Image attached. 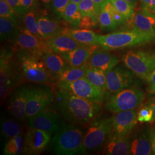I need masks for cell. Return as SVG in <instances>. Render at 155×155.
I'll return each mask as SVG.
<instances>
[{
	"label": "cell",
	"mask_w": 155,
	"mask_h": 155,
	"mask_svg": "<svg viewBox=\"0 0 155 155\" xmlns=\"http://www.w3.org/2000/svg\"><path fill=\"white\" fill-rule=\"evenodd\" d=\"M55 94L59 110L64 119L72 124L90 123L102 111L99 102L83 99L65 90L58 88Z\"/></svg>",
	"instance_id": "cell-1"
},
{
	"label": "cell",
	"mask_w": 155,
	"mask_h": 155,
	"mask_svg": "<svg viewBox=\"0 0 155 155\" xmlns=\"http://www.w3.org/2000/svg\"><path fill=\"white\" fill-rule=\"evenodd\" d=\"M83 132L72 124H61L52 140L54 152L59 155L86 154Z\"/></svg>",
	"instance_id": "cell-2"
},
{
	"label": "cell",
	"mask_w": 155,
	"mask_h": 155,
	"mask_svg": "<svg viewBox=\"0 0 155 155\" xmlns=\"http://www.w3.org/2000/svg\"><path fill=\"white\" fill-rule=\"evenodd\" d=\"M155 42V36L137 29L98 35V45L104 50H114Z\"/></svg>",
	"instance_id": "cell-3"
},
{
	"label": "cell",
	"mask_w": 155,
	"mask_h": 155,
	"mask_svg": "<svg viewBox=\"0 0 155 155\" xmlns=\"http://www.w3.org/2000/svg\"><path fill=\"white\" fill-rule=\"evenodd\" d=\"M42 56L20 50L17 54L18 62L25 78L29 82L49 83L52 77L47 70Z\"/></svg>",
	"instance_id": "cell-4"
},
{
	"label": "cell",
	"mask_w": 155,
	"mask_h": 155,
	"mask_svg": "<svg viewBox=\"0 0 155 155\" xmlns=\"http://www.w3.org/2000/svg\"><path fill=\"white\" fill-rule=\"evenodd\" d=\"M145 98L143 90L138 88H127L115 93L106 102L105 109L116 113L136 109L142 105Z\"/></svg>",
	"instance_id": "cell-5"
},
{
	"label": "cell",
	"mask_w": 155,
	"mask_h": 155,
	"mask_svg": "<svg viewBox=\"0 0 155 155\" xmlns=\"http://www.w3.org/2000/svg\"><path fill=\"white\" fill-rule=\"evenodd\" d=\"M111 133V117L95 118L84 136L83 145L86 153L99 150Z\"/></svg>",
	"instance_id": "cell-6"
},
{
	"label": "cell",
	"mask_w": 155,
	"mask_h": 155,
	"mask_svg": "<svg viewBox=\"0 0 155 155\" xmlns=\"http://www.w3.org/2000/svg\"><path fill=\"white\" fill-rule=\"evenodd\" d=\"M125 66L136 76L145 79L155 70V55L142 51H130L122 58Z\"/></svg>",
	"instance_id": "cell-7"
},
{
	"label": "cell",
	"mask_w": 155,
	"mask_h": 155,
	"mask_svg": "<svg viewBox=\"0 0 155 155\" xmlns=\"http://www.w3.org/2000/svg\"><path fill=\"white\" fill-rule=\"evenodd\" d=\"M57 86L79 97L95 102L100 103L105 97V91L95 87L86 77L71 82L58 81Z\"/></svg>",
	"instance_id": "cell-8"
},
{
	"label": "cell",
	"mask_w": 155,
	"mask_h": 155,
	"mask_svg": "<svg viewBox=\"0 0 155 155\" xmlns=\"http://www.w3.org/2000/svg\"><path fill=\"white\" fill-rule=\"evenodd\" d=\"M53 100V94L48 87L30 88L25 111V120H29L43 110Z\"/></svg>",
	"instance_id": "cell-9"
},
{
	"label": "cell",
	"mask_w": 155,
	"mask_h": 155,
	"mask_svg": "<svg viewBox=\"0 0 155 155\" xmlns=\"http://www.w3.org/2000/svg\"><path fill=\"white\" fill-rule=\"evenodd\" d=\"M52 133L29 127L24 137L23 153L27 155H39L49 144Z\"/></svg>",
	"instance_id": "cell-10"
},
{
	"label": "cell",
	"mask_w": 155,
	"mask_h": 155,
	"mask_svg": "<svg viewBox=\"0 0 155 155\" xmlns=\"http://www.w3.org/2000/svg\"><path fill=\"white\" fill-rule=\"evenodd\" d=\"M134 75L128 68L114 67L106 72L107 90L115 93L130 87L134 82Z\"/></svg>",
	"instance_id": "cell-11"
},
{
	"label": "cell",
	"mask_w": 155,
	"mask_h": 155,
	"mask_svg": "<svg viewBox=\"0 0 155 155\" xmlns=\"http://www.w3.org/2000/svg\"><path fill=\"white\" fill-rule=\"evenodd\" d=\"M112 133L122 137H128L137 124L136 109L114 113L111 117Z\"/></svg>",
	"instance_id": "cell-12"
},
{
	"label": "cell",
	"mask_w": 155,
	"mask_h": 155,
	"mask_svg": "<svg viewBox=\"0 0 155 155\" xmlns=\"http://www.w3.org/2000/svg\"><path fill=\"white\" fill-rule=\"evenodd\" d=\"M30 88L22 85L15 89L8 101V112L19 121L25 120V111Z\"/></svg>",
	"instance_id": "cell-13"
},
{
	"label": "cell",
	"mask_w": 155,
	"mask_h": 155,
	"mask_svg": "<svg viewBox=\"0 0 155 155\" xmlns=\"http://www.w3.org/2000/svg\"><path fill=\"white\" fill-rule=\"evenodd\" d=\"M15 43L21 50L38 55L42 56L45 53L51 51L45 39L34 35L25 29L20 30Z\"/></svg>",
	"instance_id": "cell-14"
},
{
	"label": "cell",
	"mask_w": 155,
	"mask_h": 155,
	"mask_svg": "<svg viewBox=\"0 0 155 155\" xmlns=\"http://www.w3.org/2000/svg\"><path fill=\"white\" fill-rule=\"evenodd\" d=\"M29 127L38 129L52 133L56 132L60 127L55 112L47 107L28 120Z\"/></svg>",
	"instance_id": "cell-15"
},
{
	"label": "cell",
	"mask_w": 155,
	"mask_h": 155,
	"mask_svg": "<svg viewBox=\"0 0 155 155\" xmlns=\"http://www.w3.org/2000/svg\"><path fill=\"white\" fill-rule=\"evenodd\" d=\"M12 61V54L10 52L3 51L1 53L0 84L7 85L12 88L20 79V75L17 71L16 66Z\"/></svg>",
	"instance_id": "cell-16"
},
{
	"label": "cell",
	"mask_w": 155,
	"mask_h": 155,
	"mask_svg": "<svg viewBox=\"0 0 155 155\" xmlns=\"http://www.w3.org/2000/svg\"><path fill=\"white\" fill-rule=\"evenodd\" d=\"M106 51L104 48L96 49L91 54L86 64L105 72L116 66L120 59Z\"/></svg>",
	"instance_id": "cell-17"
},
{
	"label": "cell",
	"mask_w": 155,
	"mask_h": 155,
	"mask_svg": "<svg viewBox=\"0 0 155 155\" xmlns=\"http://www.w3.org/2000/svg\"><path fill=\"white\" fill-rule=\"evenodd\" d=\"M45 41L51 51L59 54L68 52L84 45L64 34H61L49 39H45Z\"/></svg>",
	"instance_id": "cell-18"
},
{
	"label": "cell",
	"mask_w": 155,
	"mask_h": 155,
	"mask_svg": "<svg viewBox=\"0 0 155 155\" xmlns=\"http://www.w3.org/2000/svg\"><path fill=\"white\" fill-rule=\"evenodd\" d=\"M132 21V28L155 36V15L141 8L135 13Z\"/></svg>",
	"instance_id": "cell-19"
},
{
	"label": "cell",
	"mask_w": 155,
	"mask_h": 155,
	"mask_svg": "<svg viewBox=\"0 0 155 155\" xmlns=\"http://www.w3.org/2000/svg\"><path fill=\"white\" fill-rule=\"evenodd\" d=\"M98 45H82L75 50L61 55L70 66H83L86 64L91 54L98 48Z\"/></svg>",
	"instance_id": "cell-20"
},
{
	"label": "cell",
	"mask_w": 155,
	"mask_h": 155,
	"mask_svg": "<svg viewBox=\"0 0 155 155\" xmlns=\"http://www.w3.org/2000/svg\"><path fill=\"white\" fill-rule=\"evenodd\" d=\"M130 154L153 155L148 130H142L134 136L130 142Z\"/></svg>",
	"instance_id": "cell-21"
},
{
	"label": "cell",
	"mask_w": 155,
	"mask_h": 155,
	"mask_svg": "<svg viewBox=\"0 0 155 155\" xmlns=\"http://www.w3.org/2000/svg\"><path fill=\"white\" fill-rule=\"evenodd\" d=\"M37 24L40 37L43 39L62 34L64 30L58 21L45 16L38 17Z\"/></svg>",
	"instance_id": "cell-22"
},
{
	"label": "cell",
	"mask_w": 155,
	"mask_h": 155,
	"mask_svg": "<svg viewBox=\"0 0 155 155\" xmlns=\"http://www.w3.org/2000/svg\"><path fill=\"white\" fill-rule=\"evenodd\" d=\"M105 153L110 155L130 154V141L128 137H122L111 133L106 144Z\"/></svg>",
	"instance_id": "cell-23"
},
{
	"label": "cell",
	"mask_w": 155,
	"mask_h": 155,
	"mask_svg": "<svg viewBox=\"0 0 155 155\" xmlns=\"http://www.w3.org/2000/svg\"><path fill=\"white\" fill-rule=\"evenodd\" d=\"M41 57L52 77L54 76L58 78L61 71L70 65L61 55H60L59 54L52 51L45 53Z\"/></svg>",
	"instance_id": "cell-24"
},
{
	"label": "cell",
	"mask_w": 155,
	"mask_h": 155,
	"mask_svg": "<svg viewBox=\"0 0 155 155\" xmlns=\"http://www.w3.org/2000/svg\"><path fill=\"white\" fill-rule=\"evenodd\" d=\"M62 34L70 36L72 39L83 45H98V35L89 29L64 28Z\"/></svg>",
	"instance_id": "cell-25"
},
{
	"label": "cell",
	"mask_w": 155,
	"mask_h": 155,
	"mask_svg": "<svg viewBox=\"0 0 155 155\" xmlns=\"http://www.w3.org/2000/svg\"><path fill=\"white\" fill-rule=\"evenodd\" d=\"M20 32L18 23L11 18L0 17L1 41H11L15 42Z\"/></svg>",
	"instance_id": "cell-26"
},
{
	"label": "cell",
	"mask_w": 155,
	"mask_h": 155,
	"mask_svg": "<svg viewBox=\"0 0 155 155\" xmlns=\"http://www.w3.org/2000/svg\"><path fill=\"white\" fill-rule=\"evenodd\" d=\"M22 129L20 124L12 118L1 117V134L6 141L18 136L22 135Z\"/></svg>",
	"instance_id": "cell-27"
},
{
	"label": "cell",
	"mask_w": 155,
	"mask_h": 155,
	"mask_svg": "<svg viewBox=\"0 0 155 155\" xmlns=\"http://www.w3.org/2000/svg\"><path fill=\"white\" fill-rule=\"evenodd\" d=\"M85 77L97 88L104 91L107 90V79L105 71L94 67L86 66Z\"/></svg>",
	"instance_id": "cell-28"
},
{
	"label": "cell",
	"mask_w": 155,
	"mask_h": 155,
	"mask_svg": "<svg viewBox=\"0 0 155 155\" xmlns=\"http://www.w3.org/2000/svg\"><path fill=\"white\" fill-rule=\"evenodd\" d=\"M86 66L75 67L68 65L59 74L58 81L71 82L86 77Z\"/></svg>",
	"instance_id": "cell-29"
},
{
	"label": "cell",
	"mask_w": 155,
	"mask_h": 155,
	"mask_svg": "<svg viewBox=\"0 0 155 155\" xmlns=\"http://www.w3.org/2000/svg\"><path fill=\"white\" fill-rule=\"evenodd\" d=\"M82 17V14L80 11L79 5L70 1L67 6L63 18L68 24L75 27H78Z\"/></svg>",
	"instance_id": "cell-30"
},
{
	"label": "cell",
	"mask_w": 155,
	"mask_h": 155,
	"mask_svg": "<svg viewBox=\"0 0 155 155\" xmlns=\"http://www.w3.org/2000/svg\"><path fill=\"white\" fill-rule=\"evenodd\" d=\"M98 22L100 28L102 31H113L118 27L110 12L104 4L101 7Z\"/></svg>",
	"instance_id": "cell-31"
},
{
	"label": "cell",
	"mask_w": 155,
	"mask_h": 155,
	"mask_svg": "<svg viewBox=\"0 0 155 155\" xmlns=\"http://www.w3.org/2000/svg\"><path fill=\"white\" fill-rule=\"evenodd\" d=\"M24 138L20 135L9 140L4 145L3 154L4 155H17L24 150Z\"/></svg>",
	"instance_id": "cell-32"
},
{
	"label": "cell",
	"mask_w": 155,
	"mask_h": 155,
	"mask_svg": "<svg viewBox=\"0 0 155 155\" xmlns=\"http://www.w3.org/2000/svg\"><path fill=\"white\" fill-rule=\"evenodd\" d=\"M110 1L127 21L130 20L133 18L135 14V6L124 0H110Z\"/></svg>",
	"instance_id": "cell-33"
},
{
	"label": "cell",
	"mask_w": 155,
	"mask_h": 155,
	"mask_svg": "<svg viewBox=\"0 0 155 155\" xmlns=\"http://www.w3.org/2000/svg\"><path fill=\"white\" fill-rule=\"evenodd\" d=\"M78 5L82 16L90 15L99 17L101 7L93 0H81Z\"/></svg>",
	"instance_id": "cell-34"
},
{
	"label": "cell",
	"mask_w": 155,
	"mask_h": 155,
	"mask_svg": "<svg viewBox=\"0 0 155 155\" xmlns=\"http://www.w3.org/2000/svg\"><path fill=\"white\" fill-rule=\"evenodd\" d=\"M37 18L38 17L36 16V13L35 10H33L28 12L24 15L22 20L25 25V29L27 30L34 35L40 38L37 24Z\"/></svg>",
	"instance_id": "cell-35"
},
{
	"label": "cell",
	"mask_w": 155,
	"mask_h": 155,
	"mask_svg": "<svg viewBox=\"0 0 155 155\" xmlns=\"http://www.w3.org/2000/svg\"><path fill=\"white\" fill-rule=\"evenodd\" d=\"M70 0H52L51 7L55 15L59 18H63L64 12Z\"/></svg>",
	"instance_id": "cell-36"
},
{
	"label": "cell",
	"mask_w": 155,
	"mask_h": 155,
	"mask_svg": "<svg viewBox=\"0 0 155 155\" xmlns=\"http://www.w3.org/2000/svg\"><path fill=\"white\" fill-rule=\"evenodd\" d=\"M104 5L107 7V8L110 12L112 16L115 20L117 24L118 25V26H121L122 25L125 24L127 21L126 19L124 18V17L117 10L116 8L111 4L110 1H106Z\"/></svg>",
	"instance_id": "cell-37"
},
{
	"label": "cell",
	"mask_w": 155,
	"mask_h": 155,
	"mask_svg": "<svg viewBox=\"0 0 155 155\" xmlns=\"http://www.w3.org/2000/svg\"><path fill=\"white\" fill-rule=\"evenodd\" d=\"M98 24H99L98 17L90 15H84L82 16L78 27L89 29L95 28Z\"/></svg>",
	"instance_id": "cell-38"
},
{
	"label": "cell",
	"mask_w": 155,
	"mask_h": 155,
	"mask_svg": "<svg viewBox=\"0 0 155 155\" xmlns=\"http://www.w3.org/2000/svg\"><path fill=\"white\" fill-rule=\"evenodd\" d=\"M153 110L150 105L144 106L137 113V120L140 122H149L152 121Z\"/></svg>",
	"instance_id": "cell-39"
},
{
	"label": "cell",
	"mask_w": 155,
	"mask_h": 155,
	"mask_svg": "<svg viewBox=\"0 0 155 155\" xmlns=\"http://www.w3.org/2000/svg\"><path fill=\"white\" fill-rule=\"evenodd\" d=\"M15 14L5 0H0V16L11 18L14 21L17 22Z\"/></svg>",
	"instance_id": "cell-40"
},
{
	"label": "cell",
	"mask_w": 155,
	"mask_h": 155,
	"mask_svg": "<svg viewBox=\"0 0 155 155\" xmlns=\"http://www.w3.org/2000/svg\"><path fill=\"white\" fill-rule=\"evenodd\" d=\"M16 14L25 15L27 12L22 5L21 0H5Z\"/></svg>",
	"instance_id": "cell-41"
},
{
	"label": "cell",
	"mask_w": 155,
	"mask_h": 155,
	"mask_svg": "<svg viewBox=\"0 0 155 155\" xmlns=\"http://www.w3.org/2000/svg\"><path fill=\"white\" fill-rule=\"evenodd\" d=\"M147 83V91L150 94L155 93V70L145 79Z\"/></svg>",
	"instance_id": "cell-42"
},
{
	"label": "cell",
	"mask_w": 155,
	"mask_h": 155,
	"mask_svg": "<svg viewBox=\"0 0 155 155\" xmlns=\"http://www.w3.org/2000/svg\"><path fill=\"white\" fill-rule=\"evenodd\" d=\"M141 8L155 15V0H140Z\"/></svg>",
	"instance_id": "cell-43"
},
{
	"label": "cell",
	"mask_w": 155,
	"mask_h": 155,
	"mask_svg": "<svg viewBox=\"0 0 155 155\" xmlns=\"http://www.w3.org/2000/svg\"><path fill=\"white\" fill-rule=\"evenodd\" d=\"M22 5L27 13L31 11L35 10L37 5L38 0H21Z\"/></svg>",
	"instance_id": "cell-44"
},
{
	"label": "cell",
	"mask_w": 155,
	"mask_h": 155,
	"mask_svg": "<svg viewBox=\"0 0 155 155\" xmlns=\"http://www.w3.org/2000/svg\"><path fill=\"white\" fill-rule=\"evenodd\" d=\"M12 87L7 85H1L0 86V95L1 102H4L7 95L11 90Z\"/></svg>",
	"instance_id": "cell-45"
},
{
	"label": "cell",
	"mask_w": 155,
	"mask_h": 155,
	"mask_svg": "<svg viewBox=\"0 0 155 155\" xmlns=\"http://www.w3.org/2000/svg\"><path fill=\"white\" fill-rule=\"evenodd\" d=\"M152 154L155 155V127L150 128L148 130Z\"/></svg>",
	"instance_id": "cell-46"
},
{
	"label": "cell",
	"mask_w": 155,
	"mask_h": 155,
	"mask_svg": "<svg viewBox=\"0 0 155 155\" xmlns=\"http://www.w3.org/2000/svg\"><path fill=\"white\" fill-rule=\"evenodd\" d=\"M42 4L45 8H50L51 6L52 0H41Z\"/></svg>",
	"instance_id": "cell-47"
},
{
	"label": "cell",
	"mask_w": 155,
	"mask_h": 155,
	"mask_svg": "<svg viewBox=\"0 0 155 155\" xmlns=\"http://www.w3.org/2000/svg\"><path fill=\"white\" fill-rule=\"evenodd\" d=\"M93 1L101 7H102V6L103 5L106 1V0H93Z\"/></svg>",
	"instance_id": "cell-48"
},
{
	"label": "cell",
	"mask_w": 155,
	"mask_h": 155,
	"mask_svg": "<svg viewBox=\"0 0 155 155\" xmlns=\"http://www.w3.org/2000/svg\"><path fill=\"white\" fill-rule=\"evenodd\" d=\"M150 105L153 110V118H152V122L155 121V104H150Z\"/></svg>",
	"instance_id": "cell-49"
},
{
	"label": "cell",
	"mask_w": 155,
	"mask_h": 155,
	"mask_svg": "<svg viewBox=\"0 0 155 155\" xmlns=\"http://www.w3.org/2000/svg\"><path fill=\"white\" fill-rule=\"evenodd\" d=\"M150 99V101L148 102L147 105H150V104H155V93Z\"/></svg>",
	"instance_id": "cell-50"
},
{
	"label": "cell",
	"mask_w": 155,
	"mask_h": 155,
	"mask_svg": "<svg viewBox=\"0 0 155 155\" xmlns=\"http://www.w3.org/2000/svg\"><path fill=\"white\" fill-rule=\"evenodd\" d=\"M125 1H127V2L131 4L132 5H133L134 6H136L137 3V0H124Z\"/></svg>",
	"instance_id": "cell-51"
},
{
	"label": "cell",
	"mask_w": 155,
	"mask_h": 155,
	"mask_svg": "<svg viewBox=\"0 0 155 155\" xmlns=\"http://www.w3.org/2000/svg\"><path fill=\"white\" fill-rule=\"evenodd\" d=\"M70 1H71V2H74V3H76V4H79V2L81 1V0H70Z\"/></svg>",
	"instance_id": "cell-52"
},
{
	"label": "cell",
	"mask_w": 155,
	"mask_h": 155,
	"mask_svg": "<svg viewBox=\"0 0 155 155\" xmlns=\"http://www.w3.org/2000/svg\"><path fill=\"white\" fill-rule=\"evenodd\" d=\"M110 1V0H106V1Z\"/></svg>",
	"instance_id": "cell-53"
}]
</instances>
